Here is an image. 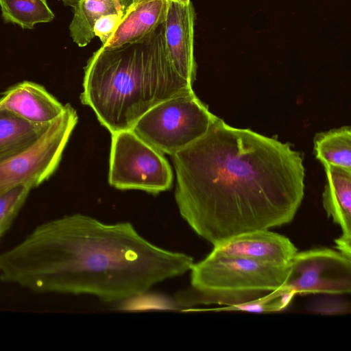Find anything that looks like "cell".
Returning <instances> with one entry per match:
<instances>
[{
	"label": "cell",
	"mask_w": 351,
	"mask_h": 351,
	"mask_svg": "<svg viewBox=\"0 0 351 351\" xmlns=\"http://www.w3.org/2000/svg\"><path fill=\"white\" fill-rule=\"evenodd\" d=\"M172 157L180 213L213 246L289 223L303 199L304 167L299 152L219 117Z\"/></svg>",
	"instance_id": "cell-1"
},
{
	"label": "cell",
	"mask_w": 351,
	"mask_h": 351,
	"mask_svg": "<svg viewBox=\"0 0 351 351\" xmlns=\"http://www.w3.org/2000/svg\"><path fill=\"white\" fill-rule=\"evenodd\" d=\"M193 263L186 254L151 243L130 222L106 223L73 214L37 226L0 253V279L37 293L113 302L182 276Z\"/></svg>",
	"instance_id": "cell-2"
},
{
	"label": "cell",
	"mask_w": 351,
	"mask_h": 351,
	"mask_svg": "<svg viewBox=\"0 0 351 351\" xmlns=\"http://www.w3.org/2000/svg\"><path fill=\"white\" fill-rule=\"evenodd\" d=\"M82 103L110 132L132 130L149 110L193 92L169 56L164 25L136 42L101 47L84 67Z\"/></svg>",
	"instance_id": "cell-3"
},
{
	"label": "cell",
	"mask_w": 351,
	"mask_h": 351,
	"mask_svg": "<svg viewBox=\"0 0 351 351\" xmlns=\"http://www.w3.org/2000/svg\"><path fill=\"white\" fill-rule=\"evenodd\" d=\"M191 291L188 304L237 305L280 289L289 265L264 263L250 258L222 254L212 250L191 269Z\"/></svg>",
	"instance_id": "cell-4"
},
{
	"label": "cell",
	"mask_w": 351,
	"mask_h": 351,
	"mask_svg": "<svg viewBox=\"0 0 351 351\" xmlns=\"http://www.w3.org/2000/svg\"><path fill=\"white\" fill-rule=\"evenodd\" d=\"M217 118L192 92L157 104L132 130L156 149L172 156L202 137Z\"/></svg>",
	"instance_id": "cell-5"
},
{
	"label": "cell",
	"mask_w": 351,
	"mask_h": 351,
	"mask_svg": "<svg viewBox=\"0 0 351 351\" xmlns=\"http://www.w3.org/2000/svg\"><path fill=\"white\" fill-rule=\"evenodd\" d=\"M77 119L75 110L66 104L35 143L0 162V195L19 185L32 189L47 181L57 169Z\"/></svg>",
	"instance_id": "cell-6"
},
{
	"label": "cell",
	"mask_w": 351,
	"mask_h": 351,
	"mask_svg": "<svg viewBox=\"0 0 351 351\" xmlns=\"http://www.w3.org/2000/svg\"><path fill=\"white\" fill-rule=\"evenodd\" d=\"M108 180L119 189L156 194L171 187L173 173L162 152L127 130L112 133Z\"/></svg>",
	"instance_id": "cell-7"
},
{
	"label": "cell",
	"mask_w": 351,
	"mask_h": 351,
	"mask_svg": "<svg viewBox=\"0 0 351 351\" xmlns=\"http://www.w3.org/2000/svg\"><path fill=\"white\" fill-rule=\"evenodd\" d=\"M295 294L341 295L351 291V258L339 251L315 248L297 252L280 289Z\"/></svg>",
	"instance_id": "cell-8"
},
{
	"label": "cell",
	"mask_w": 351,
	"mask_h": 351,
	"mask_svg": "<svg viewBox=\"0 0 351 351\" xmlns=\"http://www.w3.org/2000/svg\"><path fill=\"white\" fill-rule=\"evenodd\" d=\"M195 12L192 2L182 5L169 1L164 25V36L170 60L179 75L191 86L197 65L194 57Z\"/></svg>",
	"instance_id": "cell-9"
},
{
	"label": "cell",
	"mask_w": 351,
	"mask_h": 351,
	"mask_svg": "<svg viewBox=\"0 0 351 351\" xmlns=\"http://www.w3.org/2000/svg\"><path fill=\"white\" fill-rule=\"evenodd\" d=\"M213 250L222 254L278 265H289L298 252L287 237L269 230L241 234L213 246Z\"/></svg>",
	"instance_id": "cell-10"
},
{
	"label": "cell",
	"mask_w": 351,
	"mask_h": 351,
	"mask_svg": "<svg viewBox=\"0 0 351 351\" xmlns=\"http://www.w3.org/2000/svg\"><path fill=\"white\" fill-rule=\"evenodd\" d=\"M62 105L46 88L37 83L23 81L5 92L0 109L7 110L36 124H49L64 110Z\"/></svg>",
	"instance_id": "cell-11"
},
{
	"label": "cell",
	"mask_w": 351,
	"mask_h": 351,
	"mask_svg": "<svg viewBox=\"0 0 351 351\" xmlns=\"http://www.w3.org/2000/svg\"><path fill=\"white\" fill-rule=\"evenodd\" d=\"M169 0H131L113 35L101 46L110 49L140 40L162 24Z\"/></svg>",
	"instance_id": "cell-12"
},
{
	"label": "cell",
	"mask_w": 351,
	"mask_h": 351,
	"mask_svg": "<svg viewBox=\"0 0 351 351\" xmlns=\"http://www.w3.org/2000/svg\"><path fill=\"white\" fill-rule=\"evenodd\" d=\"M326 183L322 203L328 217L342 230L341 238L351 241V169L334 165L324 166Z\"/></svg>",
	"instance_id": "cell-13"
},
{
	"label": "cell",
	"mask_w": 351,
	"mask_h": 351,
	"mask_svg": "<svg viewBox=\"0 0 351 351\" xmlns=\"http://www.w3.org/2000/svg\"><path fill=\"white\" fill-rule=\"evenodd\" d=\"M131 0H80L73 8V17L69 32L80 47L86 46L95 36L93 27L101 16L125 13Z\"/></svg>",
	"instance_id": "cell-14"
},
{
	"label": "cell",
	"mask_w": 351,
	"mask_h": 351,
	"mask_svg": "<svg viewBox=\"0 0 351 351\" xmlns=\"http://www.w3.org/2000/svg\"><path fill=\"white\" fill-rule=\"evenodd\" d=\"M50 123H33L10 111L0 109V162L31 146Z\"/></svg>",
	"instance_id": "cell-15"
},
{
	"label": "cell",
	"mask_w": 351,
	"mask_h": 351,
	"mask_svg": "<svg viewBox=\"0 0 351 351\" xmlns=\"http://www.w3.org/2000/svg\"><path fill=\"white\" fill-rule=\"evenodd\" d=\"M315 155L323 166L334 165L351 169V128L342 126L316 134Z\"/></svg>",
	"instance_id": "cell-16"
},
{
	"label": "cell",
	"mask_w": 351,
	"mask_h": 351,
	"mask_svg": "<svg viewBox=\"0 0 351 351\" xmlns=\"http://www.w3.org/2000/svg\"><path fill=\"white\" fill-rule=\"evenodd\" d=\"M1 18L5 23L32 29L37 23H49L55 15L47 0H0Z\"/></svg>",
	"instance_id": "cell-17"
},
{
	"label": "cell",
	"mask_w": 351,
	"mask_h": 351,
	"mask_svg": "<svg viewBox=\"0 0 351 351\" xmlns=\"http://www.w3.org/2000/svg\"><path fill=\"white\" fill-rule=\"evenodd\" d=\"M295 295L292 292H282L278 289L247 302L228 306L224 309L256 313L279 311L286 308L290 304Z\"/></svg>",
	"instance_id": "cell-18"
},
{
	"label": "cell",
	"mask_w": 351,
	"mask_h": 351,
	"mask_svg": "<svg viewBox=\"0 0 351 351\" xmlns=\"http://www.w3.org/2000/svg\"><path fill=\"white\" fill-rule=\"evenodd\" d=\"M32 189L19 185L0 195V237L8 230Z\"/></svg>",
	"instance_id": "cell-19"
},
{
	"label": "cell",
	"mask_w": 351,
	"mask_h": 351,
	"mask_svg": "<svg viewBox=\"0 0 351 351\" xmlns=\"http://www.w3.org/2000/svg\"><path fill=\"white\" fill-rule=\"evenodd\" d=\"M124 13L110 14L100 17L95 23L93 32L105 45L117 29Z\"/></svg>",
	"instance_id": "cell-20"
},
{
	"label": "cell",
	"mask_w": 351,
	"mask_h": 351,
	"mask_svg": "<svg viewBox=\"0 0 351 351\" xmlns=\"http://www.w3.org/2000/svg\"><path fill=\"white\" fill-rule=\"evenodd\" d=\"M309 311L319 314H343L350 312V306L339 299L326 298L312 304Z\"/></svg>",
	"instance_id": "cell-21"
},
{
	"label": "cell",
	"mask_w": 351,
	"mask_h": 351,
	"mask_svg": "<svg viewBox=\"0 0 351 351\" xmlns=\"http://www.w3.org/2000/svg\"><path fill=\"white\" fill-rule=\"evenodd\" d=\"M65 6H70L73 8L80 0H60Z\"/></svg>",
	"instance_id": "cell-22"
},
{
	"label": "cell",
	"mask_w": 351,
	"mask_h": 351,
	"mask_svg": "<svg viewBox=\"0 0 351 351\" xmlns=\"http://www.w3.org/2000/svg\"><path fill=\"white\" fill-rule=\"evenodd\" d=\"M171 1H176L182 5H187L191 2L190 0H171Z\"/></svg>",
	"instance_id": "cell-23"
},
{
	"label": "cell",
	"mask_w": 351,
	"mask_h": 351,
	"mask_svg": "<svg viewBox=\"0 0 351 351\" xmlns=\"http://www.w3.org/2000/svg\"><path fill=\"white\" fill-rule=\"evenodd\" d=\"M169 1H171V0H169Z\"/></svg>",
	"instance_id": "cell-24"
}]
</instances>
